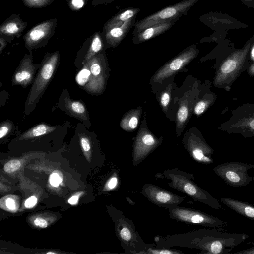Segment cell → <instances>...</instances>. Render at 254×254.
Returning a JSON list of instances; mask_svg holds the SVG:
<instances>
[{"label": "cell", "instance_id": "6da1fadb", "mask_svg": "<svg viewBox=\"0 0 254 254\" xmlns=\"http://www.w3.org/2000/svg\"><path fill=\"white\" fill-rule=\"evenodd\" d=\"M155 177L169 180L168 183L169 187L188 195L195 201L203 203L217 210L222 208L218 199L213 197L194 182L193 174L174 168L157 173Z\"/></svg>", "mask_w": 254, "mask_h": 254}, {"label": "cell", "instance_id": "7a4b0ae2", "mask_svg": "<svg viewBox=\"0 0 254 254\" xmlns=\"http://www.w3.org/2000/svg\"><path fill=\"white\" fill-rule=\"evenodd\" d=\"M59 59L58 51L45 55L26 100V114H29L36 106L54 75Z\"/></svg>", "mask_w": 254, "mask_h": 254}, {"label": "cell", "instance_id": "3957f363", "mask_svg": "<svg viewBox=\"0 0 254 254\" xmlns=\"http://www.w3.org/2000/svg\"><path fill=\"white\" fill-rule=\"evenodd\" d=\"M116 227L118 237L126 254H143L147 244L140 236L133 221L119 210L116 214Z\"/></svg>", "mask_w": 254, "mask_h": 254}, {"label": "cell", "instance_id": "277c9868", "mask_svg": "<svg viewBox=\"0 0 254 254\" xmlns=\"http://www.w3.org/2000/svg\"><path fill=\"white\" fill-rule=\"evenodd\" d=\"M197 0H183L174 4L168 6L144 18L136 21L132 33L133 36L144 29L155 24L179 19L187 15L189 10Z\"/></svg>", "mask_w": 254, "mask_h": 254}, {"label": "cell", "instance_id": "5b68a950", "mask_svg": "<svg viewBox=\"0 0 254 254\" xmlns=\"http://www.w3.org/2000/svg\"><path fill=\"white\" fill-rule=\"evenodd\" d=\"M170 219L188 224H196L209 228L224 229L226 222L199 210L178 205L167 207Z\"/></svg>", "mask_w": 254, "mask_h": 254}, {"label": "cell", "instance_id": "8992f818", "mask_svg": "<svg viewBox=\"0 0 254 254\" xmlns=\"http://www.w3.org/2000/svg\"><path fill=\"white\" fill-rule=\"evenodd\" d=\"M254 168L253 164L233 161L218 165L213 170L229 186L237 188L245 187L254 180L248 174Z\"/></svg>", "mask_w": 254, "mask_h": 254}, {"label": "cell", "instance_id": "52a82bcc", "mask_svg": "<svg viewBox=\"0 0 254 254\" xmlns=\"http://www.w3.org/2000/svg\"><path fill=\"white\" fill-rule=\"evenodd\" d=\"M162 138H157L147 127L140 128L134 140L132 151V164L141 163L161 144Z\"/></svg>", "mask_w": 254, "mask_h": 254}, {"label": "cell", "instance_id": "ba28073f", "mask_svg": "<svg viewBox=\"0 0 254 254\" xmlns=\"http://www.w3.org/2000/svg\"><path fill=\"white\" fill-rule=\"evenodd\" d=\"M141 193L152 203L165 208L179 205L186 201L184 197L150 183L143 186Z\"/></svg>", "mask_w": 254, "mask_h": 254}, {"label": "cell", "instance_id": "9c48e42d", "mask_svg": "<svg viewBox=\"0 0 254 254\" xmlns=\"http://www.w3.org/2000/svg\"><path fill=\"white\" fill-rule=\"evenodd\" d=\"M57 21L56 18L51 19L30 29L23 38L26 48L32 50L43 46L54 35Z\"/></svg>", "mask_w": 254, "mask_h": 254}, {"label": "cell", "instance_id": "30bf717a", "mask_svg": "<svg viewBox=\"0 0 254 254\" xmlns=\"http://www.w3.org/2000/svg\"><path fill=\"white\" fill-rule=\"evenodd\" d=\"M197 54L195 45H190L169 61L154 75V82H161L189 64Z\"/></svg>", "mask_w": 254, "mask_h": 254}, {"label": "cell", "instance_id": "8fae6325", "mask_svg": "<svg viewBox=\"0 0 254 254\" xmlns=\"http://www.w3.org/2000/svg\"><path fill=\"white\" fill-rule=\"evenodd\" d=\"M87 62L90 70V77L83 88L90 94H100L104 90L106 78L104 55L98 53Z\"/></svg>", "mask_w": 254, "mask_h": 254}, {"label": "cell", "instance_id": "7c38bea8", "mask_svg": "<svg viewBox=\"0 0 254 254\" xmlns=\"http://www.w3.org/2000/svg\"><path fill=\"white\" fill-rule=\"evenodd\" d=\"M183 143L188 153L196 162L206 165L214 162L211 157L213 150L193 134L190 133L184 137Z\"/></svg>", "mask_w": 254, "mask_h": 254}, {"label": "cell", "instance_id": "4fadbf2b", "mask_svg": "<svg viewBox=\"0 0 254 254\" xmlns=\"http://www.w3.org/2000/svg\"><path fill=\"white\" fill-rule=\"evenodd\" d=\"M40 65L33 64L31 54H26L14 73L11 80L12 85H19L23 87L29 85L34 81L36 72Z\"/></svg>", "mask_w": 254, "mask_h": 254}, {"label": "cell", "instance_id": "5bb4252c", "mask_svg": "<svg viewBox=\"0 0 254 254\" xmlns=\"http://www.w3.org/2000/svg\"><path fill=\"white\" fill-rule=\"evenodd\" d=\"M135 16L123 24L103 27L105 41L109 47L118 46L126 36L136 22Z\"/></svg>", "mask_w": 254, "mask_h": 254}, {"label": "cell", "instance_id": "9a60e30c", "mask_svg": "<svg viewBox=\"0 0 254 254\" xmlns=\"http://www.w3.org/2000/svg\"><path fill=\"white\" fill-rule=\"evenodd\" d=\"M178 21L177 19L147 27L133 36L132 43L138 44L157 37L169 30Z\"/></svg>", "mask_w": 254, "mask_h": 254}, {"label": "cell", "instance_id": "2e32d148", "mask_svg": "<svg viewBox=\"0 0 254 254\" xmlns=\"http://www.w3.org/2000/svg\"><path fill=\"white\" fill-rule=\"evenodd\" d=\"M27 22L24 21L19 14L11 15L0 26V36L18 37L25 29Z\"/></svg>", "mask_w": 254, "mask_h": 254}, {"label": "cell", "instance_id": "e0dca14e", "mask_svg": "<svg viewBox=\"0 0 254 254\" xmlns=\"http://www.w3.org/2000/svg\"><path fill=\"white\" fill-rule=\"evenodd\" d=\"M218 200L239 214L254 221V204L231 198L221 197Z\"/></svg>", "mask_w": 254, "mask_h": 254}, {"label": "cell", "instance_id": "ac0fdd59", "mask_svg": "<svg viewBox=\"0 0 254 254\" xmlns=\"http://www.w3.org/2000/svg\"><path fill=\"white\" fill-rule=\"evenodd\" d=\"M64 107L71 115L82 122H89L88 112L85 104L81 101L73 100L69 97L65 99Z\"/></svg>", "mask_w": 254, "mask_h": 254}, {"label": "cell", "instance_id": "d6986e66", "mask_svg": "<svg viewBox=\"0 0 254 254\" xmlns=\"http://www.w3.org/2000/svg\"><path fill=\"white\" fill-rule=\"evenodd\" d=\"M140 11L138 7H128L124 9L109 19L104 24V27L121 25L126 21L137 16Z\"/></svg>", "mask_w": 254, "mask_h": 254}, {"label": "cell", "instance_id": "ffe728a7", "mask_svg": "<svg viewBox=\"0 0 254 254\" xmlns=\"http://www.w3.org/2000/svg\"><path fill=\"white\" fill-rule=\"evenodd\" d=\"M142 113L140 106L135 110H131L127 112L121 120L120 127L127 131L134 130L138 126Z\"/></svg>", "mask_w": 254, "mask_h": 254}, {"label": "cell", "instance_id": "44dd1931", "mask_svg": "<svg viewBox=\"0 0 254 254\" xmlns=\"http://www.w3.org/2000/svg\"><path fill=\"white\" fill-rule=\"evenodd\" d=\"M56 129V127L55 126H50L45 123L39 124L24 132L21 135V138L29 139L37 137L50 133L55 131Z\"/></svg>", "mask_w": 254, "mask_h": 254}, {"label": "cell", "instance_id": "7402d4cb", "mask_svg": "<svg viewBox=\"0 0 254 254\" xmlns=\"http://www.w3.org/2000/svg\"><path fill=\"white\" fill-rule=\"evenodd\" d=\"M104 46V43L99 32L95 33L91 39L90 46L86 53L82 64H85L93 56L98 54L102 49Z\"/></svg>", "mask_w": 254, "mask_h": 254}, {"label": "cell", "instance_id": "603a6c76", "mask_svg": "<svg viewBox=\"0 0 254 254\" xmlns=\"http://www.w3.org/2000/svg\"><path fill=\"white\" fill-rule=\"evenodd\" d=\"M143 254H184V253L178 250L170 249V248H156L151 246V245H147V249Z\"/></svg>", "mask_w": 254, "mask_h": 254}, {"label": "cell", "instance_id": "cb8c5ba5", "mask_svg": "<svg viewBox=\"0 0 254 254\" xmlns=\"http://www.w3.org/2000/svg\"><path fill=\"white\" fill-rule=\"evenodd\" d=\"M90 77V70L89 64L87 62L77 75L76 80L78 84L83 88L89 82Z\"/></svg>", "mask_w": 254, "mask_h": 254}, {"label": "cell", "instance_id": "d4e9b609", "mask_svg": "<svg viewBox=\"0 0 254 254\" xmlns=\"http://www.w3.org/2000/svg\"><path fill=\"white\" fill-rule=\"evenodd\" d=\"M188 116L189 109L188 105L184 103L180 106L177 114V126L178 127H181L185 125L188 118Z\"/></svg>", "mask_w": 254, "mask_h": 254}, {"label": "cell", "instance_id": "484cf974", "mask_svg": "<svg viewBox=\"0 0 254 254\" xmlns=\"http://www.w3.org/2000/svg\"><path fill=\"white\" fill-rule=\"evenodd\" d=\"M55 0H22L24 4L29 7H41L48 6Z\"/></svg>", "mask_w": 254, "mask_h": 254}, {"label": "cell", "instance_id": "4316f807", "mask_svg": "<svg viewBox=\"0 0 254 254\" xmlns=\"http://www.w3.org/2000/svg\"><path fill=\"white\" fill-rule=\"evenodd\" d=\"M12 127V123L10 121L2 122L0 126V138L6 136L11 131Z\"/></svg>", "mask_w": 254, "mask_h": 254}, {"label": "cell", "instance_id": "83f0119b", "mask_svg": "<svg viewBox=\"0 0 254 254\" xmlns=\"http://www.w3.org/2000/svg\"><path fill=\"white\" fill-rule=\"evenodd\" d=\"M21 165L19 160L14 159L7 162L4 166V170L7 173H11L17 170Z\"/></svg>", "mask_w": 254, "mask_h": 254}, {"label": "cell", "instance_id": "f1b7e54d", "mask_svg": "<svg viewBox=\"0 0 254 254\" xmlns=\"http://www.w3.org/2000/svg\"><path fill=\"white\" fill-rule=\"evenodd\" d=\"M171 97V90L163 92L160 96V104L164 109H166L169 104Z\"/></svg>", "mask_w": 254, "mask_h": 254}, {"label": "cell", "instance_id": "f546056e", "mask_svg": "<svg viewBox=\"0 0 254 254\" xmlns=\"http://www.w3.org/2000/svg\"><path fill=\"white\" fill-rule=\"evenodd\" d=\"M236 66V62L232 60L225 62L221 66V70L224 73H229L233 71Z\"/></svg>", "mask_w": 254, "mask_h": 254}, {"label": "cell", "instance_id": "4dcf8cb0", "mask_svg": "<svg viewBox=\"0 0 254 254\" xmlns=\"http://www.w3.org/2000/svg\"><path fill=\"white\" fill-rule=\"evenodd\" d=\"M85 4V0H70L69 5L70 8L77 10L82 8Z\"/></svg>", "mask_w": 254, "mask_h": 254}, {"label": "cell", "instance_id": "1f68e13d", "mask_svg": "<svg viewBox=\"0 0 254 254\" xmlns=\"http://www.w3.org/2000/svg\"><path fill=\"white\" fill-rule=\"evenodd\" d=\"M80 142L83 151L85 152H89L91 148L89 139L86 136L83 135L80 138Z\"/></svg>", "mask_w": 254, "mask_h": 254}, {"label": "cell", "instance_id": "d6a6232c", "mask_svg": "<svg viewBox=\"0 0 254 254\" xmlns=\"http://www.w3.org/2000/svg\"><path fill=\"white\" fill-rule=\"evenodd\" d=\"M206 107V103L204 101L198 102L194 107V113L196 115L202 114L205 110Z\"/></svg>", "mask_w": 254, "mask_h": 254}, {"label": "cell", "instance_id": "836d02e7", "mask_svg": "<svg viewBox=\"0 0 254 254\" xmlns=\"http://www.w3.org/2000/svg\"><path fill=\"white\" fill-rule=\"evenodd\" d=\"M49 179L50 184L54 187L58 186L62 181V179L56 173L51 174Z\"/></svg>", "mask_w": 254, "mask_h": 254}, {"label": "cell", "instance_id": "e575fe53", "mask_svg": "<svg viewBox=\"0 0 254 254\" xmlns=\"http://www.w3.org/2000/svg\"><path fill=\"white\" fill-rule=\"evenodd\" d=\"M247 244H251L252 246L249 248L241 250L237 252L231 253L230 254H254V241L249 242Z\"/></svg>", "mask_w": 254, "mask_h": 254}, {"label": "cell", "instance_id": "d590c367", "mask_svg": "<svg viewBox=\"0 0 254 254\" xmlns=\"http://www.w3.org/2000/svg\"><path fill=\"white\" fill-rule=\"evenodd\" d=\"M37 203V198L35 196H31L25 202V206L27 208L33 207Z\"/></svg>", "mask_w": 254, "mask_h": 254}, {"label": "cell", "instance_id": "8d00e7d4", "mask_svg": "<svg viewBox=\"0 0 254 254\" xmlns=\"http://www.w3.org/2000/svg\"><path fill=\"white\" fill-rule=\"evenodd\" d=\"M34 222L35 225L43 228H46L48 225L47 221L42 218H36Z\"/></svg>", "mask_w": 254, "mask_h": 254}, {"label": "cell", "instance_id": "74e56055", "mask_svg": "<svg viewBox=\"0 0 254 254\" xmlns=\"http://www.w3.org/2000/svg\"><path fill=\"white\" fill-rule=\"evenodd\" d=\"M118 180L116 177L112 178L108 183V187L110 189H113L116 187L117 185Z\"/></svg>", "mask_w": 254, "mask_h": 254}, {"label": "cell", "instance_id": "f35d334b", "mask_svg": "<svg viewBox=\"0 0 254 254\" xmlns=\"http://www.w3.org/2000/svg\"><path fill=\"white\" fill-rule=\"evenodd\" d=\"M7 44V43L5 39L1 36L0 37V54L2 53Z\"/></svg>", "mask_w": 254, "mask_h": 254}, {"label": "cell", "instance_id": "ab89813d", "mask_svg": "<svg viewBox=\"0 0 254 254\" xmlns=\"http://www.w3.org/2000/svg\"><path fill=\"white\" fill-rule=\"evenodd\" d=\"M6 204L7 207L10 209H14L15 207V202L14 200L11 198H8L6 200Z\"/></svg>", "mask_w": 254, "mask_h": 254}, {"label": "cell", "instance_id": "60d3db41", "mask_svg": "<svg viewBox=\"0 0 254 254\" xmlns=\"http://www.w3.org/2000/svg\"><path fill=\"white\" fill-rule=\"evenodd\" d=\"M78 197L76 196H73L72 197H71V198H70L68 200V203H70V204H75L76 203H77V201H78Z\"/></svg>", "mask_w": 254, "mask_h": 254}, {"label": "cell", "instance_id": "b9f144b4", "mask_svg": "<svg viewBox=\"0 0 254 254\" xmlns=\"http://www.w3.org/2000/svg\"><path fill=\"white\" fill-rule=\"evenodd\" d=\"M250 127L254 129V120H253L250 123Z\"/></svg>", "mask_w": 254, "mask_h": 254}, {"label": "cell", "instance_id": "7bdbcfd3", "mask_svg": "<svg viewBox=\"0 0 254 254\" xmlns=\"http://www.w3.org/2000/svg\"><path fill=\"white\" fill-rule=\"evenodd\" d=\"M252 55L254 57V47L253 48V49L252 51Z\"/></svg>", "mask_w": 254, "mask_h": 254}, {"label": "cell", "instance_id": "ee69618b", "mask_svg": "<svg viewBox=\"0 0 254 254\" xmlns=\"http://www.w3.org/2000/svg\"><path fill=\"white\" fill-rule=\"evenodd\" d=\"M55 254V253H54V252H47V254Z\"/></svg>", "mask_w": 254, "mask_h": 254}, {"label": "cell", "instance_id": "f6af8a7d", "mask_svg": "<svg viewBox=\"0 0 254 254\" xmlns=\"http://www.w3.org/2000/svg\"><path fill=\"white\" fill-rule=\"evenodd\" d=\"M111 0L113 1V0Z\"/></svg>", "mask_w": 254, "mask_h": 254}, {"label": "cell", "instance_id": "bcb514c9", "mask_svg": "<svg viewBox=\"0 0 254 254\" xmlns=\"http://www.w3.org/2000/svg\"></svg>", "mask_w": 254, "mask_h": 254}]
</instances>
